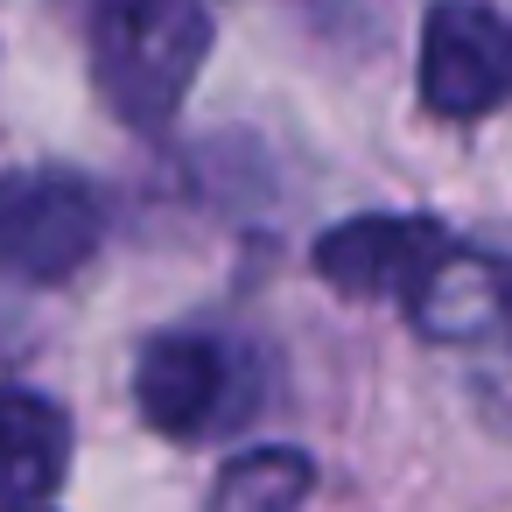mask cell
Here are the masks:
<instances>
[{
	"label": "cell",
	"instance_id": "6da1fadb",
	"mask_svg": "<svg viewBox=\"0 0 512 512\" xmlns=\"http://www.w3.org/2000/svg\"><path fill=\"white\" fill-rule=\"evenodd\" d=\"M204 57H211L204 0H113L92 22V85L141 134L176 120Z\"/></svg>",
	"mask_w": 512,
	"mask_h": 512
},
{
	"label": "cell",
	"instance_id": "7a4b0ae2",
	"mask_svg": "<svg viewBox=\"0 0 512 512\" xmlns=\"http://www.w3.org/2000/svg\"><path fill=\"white\" fill-rule=\"evenodd\" d=\"M134 407L155 435L204 442V435L232 428L239 414H253L246 407V365L232 358V344H218L204 330H162L134 358Z\"/></svg>",
	"mask_w": 512,
	"mask_h": 512
},
{
	"label": "cell",
	"instance_id": "3957f363",
	"mask_svg": "<svg viewBox=\"0 0 512 512\" xmlns=\"http://www.w3.org/2000/svg\"><path fill=\"white\" fill-rule=\"evenodd\" d=\"M106 204L92 197L85 176L36 169L0 183V267L22 281H64L99 253Z\"/></svg>",
	"mask_w": 512,
	"mask_h": 512
},
{
	"label": "cell",
	"instance_id": "277c9868",
	"mask_svg": "<svg viewBox=\"0 0 512 512\" xmlns=\"http://www.w3.org/2000/svg\"><path fill=\"white\" fill-rule=\"evenodd\" d=\"M512 99V29L484 0H435L421 22V106L435 120H484Z\"/></svg>",
	"mask_w": 512,
	"mask_h": 512
},
{
	"label": "cell",
	"instance_id": "5b68a950",
	"mask_svg": "<svg viewBox=\"0 0 512 512\" xmlns=\"http://www.w3.org/2000/svg\"><path fill=\"white\" fill-rule=\"evenodd\" d=\"M442 253H449V232L435 218L372 211V218H344L316 239V274L351 302H407L414 281Z\"/></svg>",
	"mask_w": 512,
	"mask_h": 512
},
{
	"label": "cell",
	"instance_id": "8992f818",
	"mask_svg": "<svg viewBox=\"0 0 512 512\" xmlns=\"http://www.w3.org/2000/svg\"><path fill=\"white\" fill-rule=\"evenodd\" d=\"M407 316L421 337L435 344H477L498 323H512V267H498L491 253H463L449 246L407 295Z\"/></svg>",
	"mask_w": 512,
	"mask_h": 512
},
{
	"label": "cell",
	"instance_id": "52a82bcc",
	"mask_svg": "<svg viewBox=\"0 0 512 512\" xmlns=\"http://www.w3.org/2000/svg\"><path fill=\"white\" fill-rule=\"evenodd\" d=\"M71 470V414L50 393L0 386V505H43Z\"/></svg>",
	"mask_w": 512,
	"mask_h": 512
},
{
	"label": "cell",
	"instance_id": "ba28073f",
	"mask_svg": "<svg viewBox=\"0 0 512 512\" xmlns=\"http://www.w3.org/2000/svg\"><path fill=\"white\" fill-rule=\"evenodd\" d=\"M316 491V463L302 449H246L218 470L211 505L204 512H302V498Z\"/></svg>",
	"mask_w": 512,
	"mask_h": 512
},
{
	"label": "cell",
	"instance_id": "9c48e42d",
	"mask_svg": "<svg viewBox=\"0 0 512 512\" xmlns=\"http://www.w3.org/2000/svg\"><path fill=\"white\" fill-rule=\"evenodd\" d=\"M8 512H43V505H8Z\"/></svg>",
	"mask_w": 512,
	"mask_h": 512
}]
</instances>
